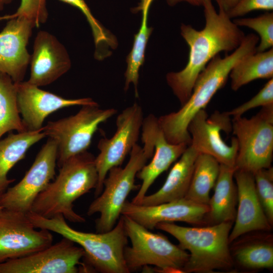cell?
Here are the masks:
<instances>
[{"mask_svg":"<svg viewBox=\"0 0 273 273\" xmlns=\"http://www.w3.org/2000/svg\"><path fill=\"white\" fill-rule=\"evenodd\" d=\"M217 5L218 12L211 0L204 1L205 24L202 29L181 25V35L189 48L188 61L183 70L169 72L166 76L167 84L181 106L189 99L198 77L211 59L221 52L235 50L245 36L222 6Z\"/></svg>","mask_w":273,"mask_h":273,"instance_id":"1","label":"cell"},{"mask_svg":"<svg viewBox=\"0 0 273 273\" xmlns=\"http://www.w3.org/2000/svg\"><path fill=\"white\" fill-rule=\"evenodd\" d=\"M259 39L255 34H248L230 55L224 58L216 55L199 74L189 99L180 109L158 118L169 143L190 145L188 128L191 120L199 111L205 109L216 93L224 86L234 66L245 56L256 52Z\"/></svg>","mask_w":273,"mask_h":273,"instance_id":"2","label":"cell"},{"mask_svg":"<svg viewBox=\"0 0 273 273\" xmlns=\"http://www.w3.org/2000/svg\"><path fill=\"white\" fill-rule=\"evenodd\" d=\"M27 215L36 228L55 232L78 244L84 251L82 259L89 271L129 273L124 258L128 237L122 215L111 230L92 233L73 229L61 214L46 218L30 211Z\"/></svg>","mask_w":273,"mask_h":273,"instance_id":"3","label":"cell"},{"mask_svg":"<svg viewBox=\"0 0 273 273\" xmlns=\"http://www.w3.org/2000/svg\"><path fill=\"white\" fill-rule=\"evenodd\" d=\"M95 159L86 151L65 161L55 179L37 196L30 211L46 218L61 214L72 222H84L85 218L74 211L73 202L97 186Z\"/></svg>","mask_w":273,"mask_h":273,"instance_id":"4","label":"cell"},{"mask_svg":"<svg viewBox=\"0 0 273 273\" xmlns=\"http://www.w3.org/2000/svg\"><path fill=\"white\" fill-rule=\"evenodd\" d=\"M232 225V222H224L205 227H185L163 222L155 228L170 234L180 248L190 252L183 272L207 273L233 266L229 241Z\"/></svg>","mask_w":273,"mask_h":273,"instance_id":"5","label":"cell"},{"mask_svg":"<svg viewBox=\"0 0 273 273\" xmlns=\"http://www.w3.org/2000/svg\"><path fill=\"white\" fill-rule=\"evenodd\" d=\"M143 147L136 144L130 151L129 159L122 168L116 166L108 171L103 183L102 193L89 206L87 214H100L96 220L97 233L111 230L121 216L122 209L130 192L140 188L134 184L137 173L152 158L154 145L150 135L142 132Z\"/></svg>","mask_w":273,"mask_h":273,"instance_id":"6","label":"cell"},{"mask_svg":"<svg viewBox=\"0 0 273 273\" xmlns=\"http://www.w3.org/2000/svg\"><path fill=\"white\" fill-rule=\"evenodd\" d=\"M125 230L131 241L124 250L129 272L149 265L161 272H183L189 254L160 234L154 233L130 218L122 215Z\"/></svg>","mask_w":273,"mask_h":273,"instance_id":"7","label":"cell"},{"mask_svg":"<svg viewBox=\"0 0 273 273\" xmlns=\"http://www.w3.org/2000/svg\"><path fill=\"white\" fill-rule=\"evenodd\" d=\"M232 131L238 143L236 169L254 173L271 167L273 157V105L250 118L233 117Z\"/></svg>","mask_w":273,"mask_h":273,"instance_id":"8","label":"cell"},{"mask_svg":"<svg viewBox=\"0 0 273 273\" xmlns=\"http://www.w3.org/2000/svg\"><path fill=\"white\" fill-rule=\"evenodd\" d=\"M117 112L114 108L101 109L99 105H85L75 115L49 121L42 131L56 142L58 166L60 167L70 157L86 151L99 125Z\"/></svg>","mask_w":273,"mask_h":273,"instance_id":"9","label":"cell"},{"mask_svg":"<svg viewBox=\"0 0 273 273\" xmlns=\"http://www.w3.org/2000/svg\"><path fill=\"white\" fill-rule=\"evenodd\" d=\"M143 119L142 107L134 103L118 115L116 130L112 137H104L99 140L98 148L100 153L95 159L98 174V181L95 189V198L102 193L104 181L109 170L121 165L136 144Z\"/></svg>","mask_w":273,"mask_h":273,"instance_id":"10","label":"cell"},{"mask_svg":"<svg viewBox=\"0 0 273 273\" xmlns=\"http://www.w3.org/2000/svg\"><path fill=\"white\" fill-rule=\"evenodd\" d=\"M57 161L56 142L49 138L23 178L0 196V206L24 213L30 211L37 196L54 178Z\"/></svg>","mask_w":273,"mask_h":273,"instance_id":"11","label":"cell"},{"mask_svg":"<svg viewBox=\"0 0 273 273\" xmlns=\"http://www.w3.org/2000/svg\"><path fill=\"white\" fill-rule=\"evenodd\" d=\"M27 213L3 208L0 211V263L28 255L52 244L45 229L36 230Z\"/></svg>","mask_w":273,"mask_h":273,"instance_id":"12","label":"cell"},{"mask_svg":"<svg viewBox=\"0 0 273 273\" xmlns=\"http://www.w3.org/2000/svg\"><path fill=\"white\" fill-rule=\"evenodd\" d=\"M83 249L63 237L31 254L0 263V273H77L84 265Z\"/></svg>","mask_w":273,"mask_h":273,"instance_id":"13","label":"cell"},{"mask_svg":"<svg viewBox=\"0 0 273 273\" xmlns=\"http://www.w3.org/2000/svg\"><path fill=\"white\" fill-rule=\"evenodd\" d=\"M230 115L226 112H215L210 117L205 109L199 111L188 126L191 145L200 154L209 155L220 164L235 167L238 143L233 137L231 145L225 143L220 131L226 133L232 130Z\"/></svg>","mask_w":273,"mask_h":273,"instance_id":"14","label":"cell"},{"mask_svg":"<svg viewBox=\"0 0 273 273\" xmlns=\"http://www.w3.org/2000/svg\"><path fill=\"white\" fill-rule=\"evenodd\" d=\"M16 84L18 109L26 131L42 129L45 118L58 110L73 106L99 105L90 98L65 99L27 81Z\"/></svg>","mask_w":273,"mask_h":273,"instance_id":"15","label":"cell"},{"mask_svg":"<svg viewBox=\"0 0 273 273\" xmlns=\"http://www.w3.org/2000/svg\"><path fill=\"white\" fill-rule=\"evenodd\" d=\"M208 210L207 205L198 204L186 198L152 206L126 201L121 215L130 218L148 230H153L157 223L163 222L202 224Z\"/></svg>","mask_w":273,"mask_h":273,"instance_id":"16","label":"cell"},{"mask_svg":"<svg viewBox=\"0 0 273 273\" xmlns=\"http://www.w3.org/2000/svg\"><path fill=\"white\" fill-rule=\"evenodd\" d=\"M35 27L31 20L16 17L9 19L0 32V72L15 83L23 81L29 64L31 55L27 46Z\"/></svg>","mask_w":273,"mask_h":273,"instance_id":"17","label":"cell"},{"mask_svg":"<svg viewBox=\"0 0 273 273\" xmlns=\"http://www.w3.org/2000/svg\"><path fill=\"white\" fill-rule=\"evenodd\" d=\"M29 64L30 73L27 81L38 87L53 83L71 66L64 45L54 35L44 30L39 31L35 37Z\"/></svg>","mask_w":273,"mask_h":273,"instance_id":"18","label":"cell"},{"mask_svg":"<svg viewBox=\"0 0 273 273\" xmlns=\"http://www.w3.org/2000/svg\"><path fill=\"white\" fill-rule=\"evenodd\" d=\"M234 177L237 189L238 205L235 224L229 235L230 243L246 233L268 231L272 226L258 198L253 173L236 169Z\"/></svg>","mask_w":273,"mask_h":273,"instance_id":"19","label":"cell"},{"mask_svg":"<svg viewBox=\"0 0 273 273\" xmlns=\"http://www.w3.org/2000/svg\"><path fill=\"white\" fill-rule=\"evenodd\" d=\"M142 127L150 134L154 145V152L151 162L144 166L136 175L142 183L131 202L138 205L141 204L155 179L180 157L188 146L184 143H169L165 138L158 118L152 114L144 118Z\"/></svg>","mask_w":273,"mask_h":273,"instance_id":"20","label":"cell"},{"mask_svg":"<svg viewBox=\"0 0 273 273\" xmlns=\"http://www.w3.org/2000/svg\"><path fill=\"white\" fill-rule=\"evenodd\" d=\"M199 154L191 145L188 146L171 169L161 188L152 194L146 195L140 205H155L185 198Z\"/></svg>","mask_w":273,"mask_h":273,"instance_id":"21","label":"cell"},{"mask_svg":"<svg viewBox=\"0 0 273 273\" xmlns=\"http://www.w3.org/2000/svg\"><path fill=\"white\" fill-rule=\"evenodd\" d=\"M236 170L235 167L220 164L214 192L208 204L209 210L204 223L210 225L234 221L237 203V189L234 181Z\"/></svg>","mask_w":273,"mask_h":273,"instance_id":"22","label":"cell"},{"mask_svg":"<svg viewBox=\"0 0 273 273\" xmlns=\"http://www.w3.org/2000/svg\"><path fill=\"white\" fill-rule=\"evenodd\" d=\"M46 136L42 129L17 133L11 131L6 138L0 141V196L15 180L8 178L9 171L24 158L32 146Z\"/></svg>","mask_w":273,"mask_h":273,"instance_id":"23","label":"cell"},{"mask_svg":"<svg viewBox=\"0 0 273 273\" xmlns=\"http://www.w3.org/2000/svg\"><path fill=\"white\" fill-rule=\"evenodd\" d=\"M229 76L231 88L234 91L257 79L272 78V48L245 56L234 66Z\"/></svg>","mask_w":273,"mask_h":273,"instance_id":"24","label":"cell"},{"mask_svg":"<svg viewBox=\"0 0 273 273\" xmlns=\"http://www.w3.org/2000/svg\"><path fill=\"white\" fill-rule=\"evenodd\" d=\"M220 170L219 163L213 157L199 154L195 161L193 172L185 198L195 203L207 205L210 192L214 187Z\"/></svg>","mask_w":273,"mask_h":273,"instance_id":"25","label":"cell"},{"mask_svg":"<svg viewBox=\"0 0 273 273\" xmlns=\"http://www.w3.org/2000/svg\"><path fill=\"white\" fill-rule=\"evenodd\" d=\"M153 1L141 0L139 6V10H141L142 12L141 26L139 32L135 35L132 50L127 58L124 89L126 91L130 84L132 83L136 97H138L137 87L139 69L144 62L146 45L152 31V28L148 27L147 19L149 8Z\"/></svg>","mask_w":273,"mask_h":273,"instance_id":"26","label":"cell"},{"mask_svg":"<svg viewBox=\"0 0 273 273\" xmlns=\"http://www.w3.org/2000/svg\"><path fill=\"white\" fill-rule=\"evenodd\" d=\"M17 84L6 74L0 72V138L5 133L26 131L17 104Z\"/></svg>","mask_w":273,"mask_h":273,"instance_id":"27","label":"cell"},{"mask_svg":"<svg viewBox=\"0 0 273 273\" xmlns=\"http://www.w3.org/2000/svg\"><path fill=\"white\" fill-rule=\"evenodd\" d=\"M271 236L265 239L253 238L238 245L231 253L242 267L250 269L273 267V245Z\"/></svg>","mask_w":273,"mask_h":273,"instance_id":"28","label":"cell"},{"mask_svg":"<svg viewBox=\"0 0 273 273\" xmlns=\"http://www.w3.org/2000/svg\"><path fill=\"white\" fill-rule=\"evenodd\" d=\"M238 26H245L255 31L260 41L256 52L268 50L273 46V13L266 12L254 18H236L233 20Z\"/></svg>","mask_w":273,"mask_h":273,"instance_id":"29","label":"cell"},{"mask_svg":"<svg viewBox=\"0 0 273 273\" xmlns=\"http://www.w3.org/2000/svg\"><path fill=\"white\" fill-rule=\"evenodd\" d=\"M60 1L77 8L84 15L92 30L96 52H103L115 46V38L94 17L84 0Z\"/></svg>","mask_w":273,"mask_h":273,"instance_id":"30","label":"cell"},{"mask_svg":"<svg viewBox=\"0 0 273 273\" xmlns=\"http://www.w3.org/2000/svg\"><path fill=\"white\" fill-rule=\"evenodd\" d=\"M256 193L270 224H273V168L260 169L253 173Z\"/></svg>","mask_w":273,"mask_h":273,"instance_id":"31","label":"cell"},{"mask_svg":"<svg viewBox=\"0 0 273 273\" xmlns=\"http://www.w3.org/2000/svg\"><path fill=\"white\" fill-rule=\"evenodd\" d=\"M16 17L26 18L32 21L36 27H38L48 19L47 0H21L19 7L14 14L0 16V21Z\"/></svg>","mask_w":273,"mask_h":273,"instance_id":"32","label":"cell"},{"mask_svg":"<svg viewBox=\"0 0 273 273\" xmlns=\"http://www.w3.org/2000/svg\"><path fill=\"white\" fill-rule=\"evenodd\" d=\"M273 105V79H269L259 92L252 98L239 106L227 112L233 117L242 116L249 110L261 106Z\"/></svg>","mask_w":273,"mask_h":273,"instance_id":"33","label":"cell"},{"mask_svg":"<svg viewBox=\"0 0 273 273\" xmlns=\"http://www.w3.org/2000/svg\"><path fill=\"white\" fill-rule=\"evenodd\" d=\"M273 0H238L236 4L226 11L231 19L245 15L255 10L272 11Z\"/></svg>","mask_w":273,"mask_h":273,"instance_id":"34","label":"cell"},{"mask_svg":"<svg viewBox=\"0 0 273 273\" xmlns=\"http://www.w3.org/2000/svg\"><path fill=\"white\" fill-rule=\"evenodd\" d=\"M204 0H166L167 3L170 6H174L177 4L185 2L194 6H202Z\"/></svg>","mask_w":273,"mask_h":273,"instance_id":"35","label":"cell"},{"mask_svg":"<svg viewBox=\"0 0 273 273\" xmlns=\"http://www.w3.org/2000/svg\"><path fill=\"white\" fill-rule=\"evenodd\" d=\"M217 4H220L223 9L228 11L233 8L237 3L238 0H215Z\"/></svg>","mask_w":273,"mask_h":273,"instance_id":"36","label":"cell"},{"mask_svg":"<svg viewBox=\"0 0 273 273\" xmlns=\"http://www.w3.org/2000/svg\"><path fill=\"white\" fill-rule=\"evenodd\" d=\"M13 0H0V11L3 10L4 6L11 3Z\"/></svg>","mask_w":273,"mask_h":273,"instance_id":"37","label":"cell"},{"mask_svg":"<svg viewBox=\"0 0 273 273\" xmlns=\"http://www.w3.org/2000/svg\"><path fill=\"white\" fill-rule=\"evenodd\" d=\"M3 209V208L2 206H0V211H1V210H2Z\"/></svg>","mask_w":273,"mask_h":273,"instance_id":"38","label":"cell"}]
</instances>
